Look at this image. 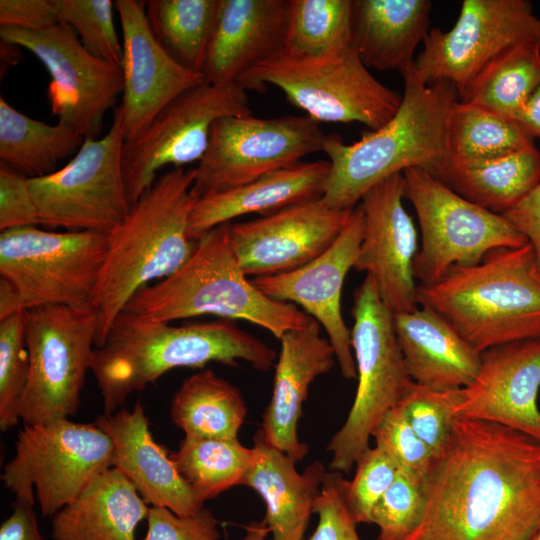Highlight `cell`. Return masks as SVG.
<instances>
[{
	"mask_svg": "<svg viewBox=\"0 0 540 540\" xmlns=\"http://www.w3.org/2000/svg\"><path fill=\"white\" fill-rule=\"evenodd\" d=\"M439 180L465 199L505 214L539 184L540 151L533 144L497 158L449 161Z\"/></svg>",
	"mask_w": 540,
	"mask_h": 540,
	"instance_id": "31",
	"label": "cell"
},
{
	"mask_svg": "<svg viewBox=\"0 0 540 540\" xmlns=\"http://www.w3.org/2000/svg\"><path fill=\"white\" fill-rule=\"evenodd\" d=\"M352 315L351 345L358 385L348 416L327 447L332 454L329 468L340 473H349L370 448L374 428L413 383L394 330L393 313L370 275L355 290Z\"/></svg>",
	"mask_w": 540,
	"mask_h": 540,
	"instance_id": "8",
	"label": "cell"
},
{
	"mask_svg": "<svg viewBox=\"0 0 540 540\" xmlns=\"http://www.w3.org/2000/svg\"><path fill=\"white\" fill-rule=\"evenodd\" d=\"M220 0H149L145 14L160 46L180 65L201 74Z\"/></svg>",
	"mask_w": 540,
	"mask_h": 540,
	"instance_id": "35",
	"label": "cell"
},
{
	"mask_svg": "<svg viewBox=\"0 0 540 540\" xmlns=\"http://www.w3.org/2000/svg\"><path fill=\"white\" fill-rule=\"evenodd\" d=\"M58 23L54 0L0 1V27L40 31Z\"/></svg>",
	"mask_w": 540,
	"mask_h": 540,
	"instance_id": "48",
	"label": "cell"
},
{
	"mask_svg": "<svg viewBox=\"0 0 540 540\" xmlns=\"http://www.w3.org/2000/svg\"><path fill=\"white\" fill-rule=\"evenodd\" d=\"M229 225L217 226L199 239L181 268L138 290L123 311L168 323L201 315L245 320L278 339L308 323V314L266 296L248 280L232 250Z\"/></svg>",
	"mask_w": 540,
	"mask_h": 540,
	"instance_id": "6",
	"label": "cell"
},
{
	"mask_svg": "<svg viewBox=\"0 0 540 540\" xmlns=\"http://www.w3.org/2000/svg\"><path fill=\"white\" fill-rule=\"evenodd\" d=\"M124 142L118 106L104 136L85 138L61 169L29 178L40 224L105 234L117 228L131 208L123 174Z\"/></svg>",
	"mask_w": 540,
	"mask_h": 540,
	"instance_id": "12",
	"label": "cell"
},
{
	"mask_svg": "<svg viewBox=\"0 0 540 540\" xmlns=\"http://www.w3.org/2000/svg\"><path fill=\"white\" fill-rule=\"evenodd\" d=\"M351 481H345L346 504L357 523H371L373 508L391 486L398 468L378 446L368 448L356 462Z\"/></svg>",
	"mask_w": 540,
	"mask_h": 540,
	"instance_id": "44",
	"label": "cell"
},
{
	"mask_svg": "<svg viewBox=\"0 0 540 540\" xmlns=\"http://www.w3.org/2000/svg\"><path fill=\"white\" fill-rule=\"evenodd\" d=\"M252 448L253 460L242 485L264 500V522L272 540H303L327 471L314 461L299 473L296 462L268 442L261 429Z\"/></svg>",
	"mask_w": 540,
	"mask_h": 540,
	"instance_id": "28",
	"label": "cell"
},
{
	"mask_svg": "<svg viewBox=\"0 0 540 540\" xmlns=\"http://www.w3.org/2000/svg\"><path fill=\"white\" fill-rule=\"evenodd\" d=\"M194 179L195 168L163 173L108 234L90 305L97 317L95 347L103 344L112 322L138 290L170 276L193 254L197 241L189 238L188 223L197 201L191 192Z\"/></svg>",
	"mask_w": 540,
	"mask_h": 540,
	"instance_id": "4",
	"label": "cell"
},
{
	"mask_svg": "<svg viewBox=\"0 0 540 540\" xmlns=\"http://www.w3.org/2000/svg\"><path fill=\"white\" fill-rule=\"evenodd\" d=\"M115 8L123 36V96L119 108L128 141L172 100L204 79L177 63L156 41L147 22L145 1L116 0Z\"/></svg>",
	"mask_w": 540,
	"mask_h": 540,
	"instance_id": "22",
	"label": "cell"
},
{
	"mask_svg": "<svg viewBox=\"0 0 540 540\" xmlns=\"http://www.w3.org/2000/svg\"><path fill=\"white\" fill-rule=\"evenodd\" d=\"M240 82L194 86L166 105L134 139L124 142L123 174L132 206L166 167L183 168L204 156L216 120L250 115Z\"/></svg>",
	"mask_w": 540,
	"mask_h": 540,
	"instance_id": "14",
	"label": "cell"
},
{
	"mask_svg": "<svg viewBox=\"0 0 540 540\" xmlns=\"http://www.w3.org/2000/svg\"><path fill=\"white\" fill-rule=\"evenodd\" d=\"M353 210L332 208L322 198L302 202L255 220L230 224V244L247 276L286 273L327 250Z\"/></svg>",
	"mask_w": 540,
	"mask_h": 540,
	"instance_id": "18",
	"label": "cell"
},
{
	"mask_svg": "<svg viewBox=\"0 0 540 540\" xmlns=\"http://www.w3.org/2000/svg\"><path fill=\"white\" fill-rule=\"evenodd\" d=\"M424 482L398 470L371 514V523L379 528L376 540H407L416 530L426 506Z\"/></svg>",
	"mask_w": 540,
	"mask_h": 540,
	"instance_id": "42",
	"label": "cell"
},
{
	"mask_svg": "<svg viewBox=\"0 0 540 540\" xmlns=\"http://www.w3.org/2000/svg\"><path fill=\"white\" fill-rule=\"evenodd\" d=\"M19 48L17 45L1 40V65L4 63V66L8 67L13 65L15 61L18 62L20 60Z\"/></svg>",
	"mask_w": 540,
	"mask_h": 540,
	"instance_id": "54",
	"label": "cell"
},
{
	"mask_svg": "<svg viewBox=\"0 0 540 540\" xmlns=\"http://www.w3.org/2000/svg\"><path fill=\"white\" fill-rule=\"evenodd\" d=\"M326 137L320 123L307 115L219 118L195 168L191 192L199 199L297 164L304 156L322 151Z\"/></svg>",
	"mask_w": 540,
	"mask_h": 540,
	"instance_id": "15",
	"label": "cell"
},
{
	"mask_svg": "<svg viewBox=\"0 0 540 540\" xmlns=\"http://www.w3.org/2000/svg\"><path fill=\"white\" fill-rule=\"evenodd\" d=\"M0 38L29 50L48 70V98L53 115L85 138H99L105 113L123 91L118 65L95 57L68 25L45 30L1 27Z\"/></svg>",
	"mask_w": 540,
	"mask_h": 540,
	"instance_id": "16",
	"label": "cell"
},
{
	"mask_svg": "<svg viewBox=\"0 0 540 540\" xmlns=\"http://www.w3.org/2000/svg\"><path fill=\"white\" fill-rule=\"evenodd\" d=\"M503 215L530 244L540 273V182L520 203Z\"/></svg>",
	"mask_w": 540,
	"mask_h": 540,
	"instance_id": "49",
	"label": "cell"
},
{
	"mask_svg": "<svg viewBox=\"0 0 540 540\" xmlns=\"http://www.w3.org/2000/svg\"><path fill=\"white\" fill-rule=\"evenodd\" d=\"M402 76L401 104L385 125L351 144L327 135L322 151L330 171L321 198L328 206L353 209L371 187L395 174L420 168L439 179L447 166L449 118L458 92L446 81L425 84L414 64Z\"/></svg>",
	"mask_w": 540,
	"mask_h": 540,
	"instance_id": "3",
	"label": "cell"
},
{
	"mask_svg": "<svg viewBox=\"0 0 540 540\" xmlns=\"http://www.w3.org/2000/svg\"><path fill=\"white\" fill-rule=\"evenodd\" d=\"M363 236V212L353 213L331 246L311 262L286 273L259 276L253 284L266 296L301 306L325 330L346 379H357L351 330L341 311L344 281L354 268Z\"/></svg>",
	"mask_w": 540,
	"mask_h": 540,
	"instance_id": "19",
	"label": "cell"
},
{
	"mask_svg": "<svg viewBox=\"0 0 540 540\" xmlns=\"http://www.w3.org/2000/svg\"><path fill=\"white\" fill-rule=\"evenodd\" d=\"M59 22L70 26L85 49L97 58L122 66L123 45L119 41L111 0H54Z\"/></svg>",
	"mask_w": 540,
	"mask_h": 540,
	"instance_id": "40",
	"label": "cell"
},
{
	"mask_svg": "<svg viewBox=\"0 0 540 540\" xmlns=\"http://www.w3.org/2000/svg\"><path fill=\"white\" fill-rule=\"evenodd\" d=\"M15 447L1 479L16 501L35 504V489L43 516L72 502L113 464V441L95 422L24 424Z\"/></svg>",
	"mask_w": 540,
	"mask_h": 540,
	"instance_id": "9",
	"label": "cell"
},
{
	"mask_svg": "<svg viewBox=\"0 0 540 540\" xmlns=\"http://www.w3.org/2000/svg\"><path fill=\"white\" fill-rule=\"evenodd\" d=\"M253 448L239 440L185 437L170 454L180 475L204 503L236 485L252 463Z\"/></svg>",
	"mask_w": 540,
	"mask_h": 540,
	"instance_id": "36",
	"label": "cell"
},
{
	"mask_svg": "<svg viewBox=\"0 0 540 540\" xmlns=\"http://www.w3.org/2000/svg\"><path fill=\"white\" fill-rule=\"evenodd\" d=\"M352 44V0H288L283 53L320 58Z\"/></svg>",
	"mask_w": 540,
	"mask_h": 540,
	"instance_id": "37",
	"label": "cell"
},
{
	"mask_svg": "<svg viewBox=\"0 0 540 540\" xmlns=\"http://www.w3.org/2000/svg\"><path fill=\"white\" fill-rule=\"evenodd\" d=\"M262 92L278 87L287 100L318 123L357 122L376 130L397 112L402 95L379 82L353 44L320 58H296L282 51L259 62L239 80Z\"/></svg>",
	"mask_w": 540,
	"mask_h": 540,
	"instance_id": "7",
	"label": "cell"
},
{
	"mask_svg": "<svg viewBox=\"0 0 540 540\" xmlns=\"http://www.w3.org/2000/svg\"><path fill=\"white\" fill-rule=\"evenodd\" d=\"M26 310L0 321V429L17 425L29 373L25 343Z\"/></svg>",
	"mask_w": 540,
	"mask_h": 540,
	"instance_id": "41",
	"label": "cell"
},
{
	"mask_svg": "<svg viewBox=\"0 0 540 540\" xmlns=\"http://www.w3.org/2000/svg\"><path fill=\"white\" fill-rule=\"evenodd\" d=\"M403 198L402 173L379 182L362 196L363 236L353 268L374 278L392 313L419 307L413 274L418 234Z\"/></svg>",
	"mask_w": 540,
	"mask_h": 540,
	"instance_id": "20",
	"label": "cell"
},
{
	"mask_svg": "<svg viewBox=\"0 0 540 540\" xmlns=\"http://www.w3.org/2000/svg\"><path fill=\"white\" fill-rule=\"evenodd\" d=\"M39 214L33 200L29 178L0 165V230L36 226Z\"/></svg>",
	"mask_w": 540,
	"mask_h": 540,
	"instance_id": "47",
	"label": "cell"
},
{
	"mask_svg": "<svg viewBox=\"0 0 540 540\" xmlns=\"http://www.w3.org/2000/svg\"><path fill=\"white\" fill-rule=\"evenodd\" d=\"M84 138L58 122L48 125L17 111L0 97L1 164L28 178L54 172L58 162L76 153Z\"/></svg>",
	"mask_w": 540,
	"mask_h": 540,
	"instance_id": "33",
	"label": "cell"
},
{
	"mask_svg": "<svg viewBox=\"0 0 540 540\" xmlns=\"http://www.w3.org/2000/svg\"><path fill=\"white\" fill-rule=\"evenodd\" d=\"M540 42V18L526 0H464L447 32L430 29L414 61L425 84L446 81L461 96L481 69L503 50Z\"/></svg>",
	"mask_w": 540,
	"mask_h": 540,
	"instance_id": "17",
	"label": "cell"
},
{
	"mask_svg": "<svg viewBox=\"0 0 540 540\" xmlns=\"http://www.w3.org/2000/svg\"><path fill=\"white\" fill-rule=\"evenodd\" d=\"M107 249L105 233L36 226L5 230L0 234V276L15 287L26 309L88 307Z\"/></svg>",
	"mask_w": 540,
	"mask_h": 540,
	"instance_id": "11",
	"label": "cell"
},
{
	"mask_svg": "<svg viewBox=\"0 0 540 540\" xmlns=\"http://www.w3.org/2000/svg\"><path fill=\"white\" fill-rule=\"evenodd\" d=\"M540 339L481 352L473 381L462 388L455 417L498 423L540 441Z\"/></svg>",
	"mask_w": 540,
	"mask_h": 540,
	"instance_id": "21",
	"label": "cell"
},
{
	"mask_svg": "<svg viewBox=\"0 0 540 540\" xmlns=\"http://www.w3.org/2000/svg\"><path fill=\"white\" fill-rule=\"evenodd\" d=\"M449 161H477L505 156L533 145L515 121L457 100L449 118Z\"/></svg>",
	"mask_w": 540,
	"mask_h": 540,
	"instance_id": "38",
	"label": "cell"
},
{
	"mask_svg": "<svg viewBox=\"0 0 540 540\" xmlns=\"http://www.w3.org/2000/svg\"><path fill=\"white\" fill-rule=\"evenodd\" d=\"M329 171L328 160L301 161L244 185L199 198L190 213L188 236L198 241L215 227L234 218L252 213L266 216L321 198Z\"/></svg>",
	"mask_w": 540,
	"mask_h": 540,
	"instance_id": "26",
	"label": "cell"
},
{
	"mask_svg": "<svg viewBox=\"0 0 540 540\" xmlns=\"http://www.w3.org/2000/svg\"><path fill=\"white\" fill-rule=\"evenodd\" d=\"M402 175L421 233L413 263L420 284L439 280L454 265H474L494 250L528 243L503 214L465 199L427 171L410 168Z\"/></svg>",
	"mask_w": 540,
	"mask_h": 540,
	"instance_id": "10",
	"label": "cell"
},
{
	"mask_svg": "<svg viewBox=\"0 0 540 540\" xmlns=\"http://www.w3.org/2000/svg\"><path fill=\"white\" fill-rule=\"evenodd\" d=\"M287 10L288 0H220L201 70L204 82H239L281 52Z\"/></svg>",
	"mask_w": 540,
	"mask_h": 540,
	"instance_id": "25",
	"label": "cell"
},
{
	"mask_svg": "<svg viewBox=\"0 0 540 540\" xmlns=\"http://www.w3.org/2000/svg\"><path fill=\"white\" fill-rule=\"evenodd\" d=\"M394 330L411 380L436 390L459 389L475 378L481 353L429 307L393 313Z\"/></svg>",
	"mask_w": 540,
	"mask_h": 540,
	"instance_id": "27",
	"label": "cell"
},
{
	"mask_svg": "<svg viewBox=\"0 0 540 540\" xmlns=\"http://www.w3.org/2000/svg\"><path fill=\"white\" fill-rule=\"evenodd\" d=\"M27 310L15 287L0 277V321L21 311Z\"/></svg>",
	"mask_w": 540,
	"mask_h": 540,
	"instance_id": "52",
	"label": "cell"
},
{
	"mask_svg": "<svg viewBox=\"0 0 540 540\" xmlns=\"http://www.w3.org/2000/svg\"><path fill=\"white\" fill-rule=\"evenodd\" d=\"M0 540H45L39 530L34 503L15 501L12 514L0 526Z\"/></svg>",
	"mask_w": 540,
	"mask_h": 540,
	"instance_id": "50",
	"label": "cell"
},
{
	"mask_svg": "<svg viewBox=\"0 0 540 540\" xmlns=\"http://www.w3.org/2000/svg\"><path fill=\"white\" fill-rule=\"evenodd\" d=\"M422 520L407 540H532L540 531V441L456 418L425 479Z\"/></svg>",
	"mask_w": 540,
	"mask_h": 540,
	"instance_id": "1",
	"label": "cell"
},
{
	"mask_svg": "<svg viewBox=\"0 0 540 540\" xmlns=\"http://www.w3.org/2000/svg\"><path fill=\"white\" fill-rule=\"evenodd\" d=\"M418 306L433 309L478 352L540 339V273L529 243L454 265L417 286Z\"/></svg>",
	"mask_w": 540,
	"mask_h": 540,
	"instance_id": "5",
	"label": "cell"
},
{
	"mask_svg": "<svg viewBox=\"0 0 540 540\" xmlns=\"http://www.w3.org/2000/svg\"><path fill=\"white\" fill-rule=\"evenodd\" d=\"M96 331L97 317L91 306L46 305L26 310L29 373L19 405L24 424L77 413Z\"/></svg>",
	"mask_w": 540,
	"mask_h": 540,
	"instance_id": "13",
	"label": "cell"
},
{
	"mask_svg": "<svg viewBox=\"0 0 540 540\" xmlns=\"http://www.w3.org/2000/svg\"><path fill=\"white\" fill-rule=\"evenodd\" d=\"M532 540H540V531L533 537Z\"/></svg>",
	"mask_w": 540,
	"mask_h": 540,
	"instance_id": "55",
	"label": "cell"
},
{
	"mask_svg": "<svg viewBox=\"0 0 540 540\" xmlns=\"http://www.w3.org/2000/svg\"><path fill=\"white\" fill-rule=\"evenodd\" d=\"M462 398V388L436 390L412 383L399 402L410 426L418 437L438 458L452 432L455 408Z\"/></svg>",
	"mask_w": 540,
	"mask_h": 540,
	"instance_id": "39",
	"label": "cell"
},
{
	"mask_svg": "<svg viewBox=\"0 0 540 540\" xmlns=\"http://www.w3.org/2000/svg\"><path fill=\"white\" fill-rule=\"evenodd\" d=\"M515 122L533 139H540V82L517 114Z\"/></svg>",
	"mask_w": 540,
	"mask_h": 540,
	"instance_id": "51",
	"label": "cell"
},
{
	"mask_svg": "<svg viewBox=\"0 0 540 540\" xmlns=\"http://www.w3.org/2000/svg\"><path fill=\"white\" fill-rule=\"evenodd\" d=\"M381 448L401 470L425 481L434 462L427 445L418 437L397 405L389 410L372 432Z\"/></svg>",
	"mask_w": 540,
	"mask_h": 540,
	"instance_id": "43",
	"label": "cell"
},
{
	"mask_svg": "<svg viewBox=\"0 0 540 540\" xmlns=\"http://www.w3.org/2000/svg\"><path fill=\"white\" fill-rule=\"evenodd\" d=\"M539 403H540V398H539Z\"/></svg>",
	"mask_w": 540,
	"mask_h": 540,
	"instance_id": "56",
	"label": "cell"
},
{
	"mask_svg": "<svg viewBox=\"0 0 540 540\" xmlns=\"http://www.w3.org/2000/svg\"><path fill=\"white\" fill-rule=\"evenodd\" d=\"M345 481L340 472H326L314 504L318 523L307 540H361L356 528L358 523L346 504Z\"/></svg>",
	"mask_w": 540,
	"mask_h": 540,
	"instance_id": "45",
	"label": "cell"
},
{
	"mask_svg": "<svg viewBox=\"0 0 540 540\" xmlns=\"http://www.w3.org/2000/svg\"><path fill=\"white\" fill-rule=\"evenodd\" d=\"M150 507L116 468L97 476L72 502L51 516L53 540H135Z\"/></svg>",
	"mask_w": 540,
	"mask_h": 540,
	"instance_id": "30",
	"label": "cell"
},
{
	"mask_svg": "<svg viewBox=\"0 0 540 540\" xmlns=\"http://www.w3.org/2000/svg\"><path fill=\"white\" fill-rule=\"evenodd\" d=\"M95 423L113 441L112 467L131 482L146 503L166 507L180 516L194 515L204 507L167 449L153 438L140 401L132 410L122 407L116 413L99 416Z\"/></svg>",
	"mask_w": 540,
	"mask_h": 540,
	"instance_id": "23",
	"label": "cell"
},
{
	"mask_svg": "<svg viewBox=\"0 0 540 540\" xmlns=\"http://www.w3.org/2000/svg\"><path fill=\"white\" fill-rule=\"evenodd\" d=\"M279 340L273 392L261 430L268 442L297 463L308 452V446L298 438L297 425L309 387L317 377L328 373L337 360L330 341L321 335V325L312 317Z\"/></svg>",
	"mask_w": 540,
	"mask_h": 540,
	"instance_id": "24",
	"label": "cell"
},
{
	"mask_svg": "<svg viewBox=\"0 0 540 540\" xmlns=\"http://www.w3.org/2000/svg\"><path fill=\"white\" fill-rule=\"evenodd\" d=\"M246 414L240 391L210 369L186 378L170 406L173 423L189 438L237 440Z\"/></svg>",
	"mask_w": 540,
	"mask_h": 540,
	"instance_id": "32",
	"label": "cell"
},
{
	"mask_svg": "<svg viewBox=\"0 0 540 540\" xmlns=\"http://www.w3.org/2000/svg\"><path fill=\"white\" fill-rule=\"evenodd\" d=\"M240 360L267 371L276 353L229 320L173 326L122 311L103 344L94 347L90 370L109 415L172 369L210 362L236 367Z\"/></svg>",
	"mask_w": 540,
	"mask_h": 540,
	"instance_id": "2",
	"label": "cell"
},
{
	"mask_svg": "<svg viewBox=\"0 0 540 540\" xmlns=\"http://www.w3.org/2000/svg\"><path fill=\"white\" fill-rule=\"evenodd\" d=\"M143 540H218L217 520L203 507L198 513L180 516L166 507L151 506Z\"/></svg>",
	"mask_w": 540,
	"mask_h": 540,
	"instance_id": "46",
	"label": "cell"
},
{
	"mask_svg": "<svg viewBox=\"0 0 540 540\" xmlns=\"http://www.w3.org/2000/svg\"><path fill=\"white\" fill-rule=\"evenodd\" d=\"M270 533L266 523L251 522L245 528V534L241 540H266L267 535Z\"/></svg>",
	"mask_w": 540,
	"mask_h": 540,
	"instance_id": "53",
	"label": "cell"
},
{
	"mask_svg": "<svg viewBox=\"0 0 540 540\" xmlns=\"http://www.w3.org/2000/svg\"><path fill=\"white\" fill-rule=\"evenodd\" d=\"M429 0H352V43L368 68L403 74L430 31Z\"/></svg>",
	"mask_w": 540,
	"mask_h": 540,
	"instance_id": "29",
	"label": "cell"
},
{
	"mask_svg": "<svg viewBox=\"0 0 540 540\" xmlns=\"http://www.w3.org/2000/svg\"><path fill=\"white\" fill-rule=\"evenodd\" d=\"M539 82L540 42H523L491 59L468 85L461 101L515 121Z\"/></svg>",
	"mask_w": 540,
	"mask_h": 540,
	"instance_id": "34",
	"label": "cell"
}]
</instances>
